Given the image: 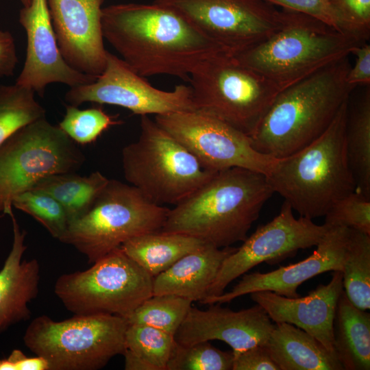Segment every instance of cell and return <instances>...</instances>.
I'll list each match as a JSON object with an SVG mask.
<instances>
[{"mask_svg":"<svg viewBox=\"0 0 370 370\" xmlns=\"http://www.w3.org/2000/svg\"><path fill=\"white\" fill-rule=\"evenodd\" d=\"M197 110L250 136L282 89L227 53L204 62L189 77Z\"/></svg>","mask_w":370,"mask_h":370,"instance_id":"9c48e42d","label":"cell"},{"mask_svg":"<svg viewBox=\"0 0 370 370\" xmlns=\"http://www.w3.org/2000/svg\"><path fill=\"white\" fill-rule=\"evenodd\" d=\"M176 345L174 336L143 325L127 324L125 335V370H166Z\"/></svg>","mask_w":370,"mask_h":370,"instance_id":"4316f807","label":"cell"},{"mask_svg":"<svg viewBox=\"0 0 370 370\" xmlns=\"http://www.w3.org/2000/svg\"><path fill=\"white\" fill-rule=\"evenodd\" d=\"M274 6L291 10L313 17L341 31L329 0H262ZM343 32V31H342Z\"/></svg>","mask_w":370,"mask_h":370,"instance_id":"8d00e7d4","label":"cell"},{"mask_svg":"<svg viewBox=\"0 0 370 370\" xmlns=\"http://www.w3.org/2000/svg\"><path fill=\"white\" fill-rule=\"evenodd\" d=\"M206 310L190 307L174 335L182 346L212 340L226 343L235 356L256 345H266L275 323L258 304L238 311L210 304Z\"/></svg>","mask_w":370,"mask_h":370,"instance_id":"d6986e66","label":"cell"},{"mask_svg":"<svg viewBox=\"0 0 370 370\" xmlns=\"http://www.w3.org/2000/svg\"><path fill=\"white\" fill-rule=\"evenodd\" d=\"M140 127L138 140L122 149L123 171L151 202L175 206L217 173L147 115L141 116Z\"/></svg>","mask_w":370,"mask_h":370,"instance_id":"8992f818","label":"cell"},{"mask_svg":"<svg viewBox=\"0 0 370 370\" xmlns=\"http://www.w3.org/2000/svg\"><path fill=\"white\" fill-rule=\"evenodd\" d=\"M17 63L14 38L9 31L0 29V77L12 76Z\"/></svg>","mask_w":370,"mask_h":370,"instance_id":"ab89813d","label":"cell"},{"mask_svg":"<svg viewBox=\"0 0 370 370\" xmlns=\"http://www.w3.org/2000/svg\"><path fill=\"white\" fill-rule=\"evenodd\" d=\"M35 92L17 84H0V145L20 128L46 118Z\"/></svg>","mask_w":370,"mask_h":370,"instance_id":"f546056e","label":"cell"},{"mask_svg":"<svg viewBox=\"0 0 370 370\" xmlns=\"http://www.w3.org/2000/svg\"><path fill=\"white\" fill-rule=\"evenodd\" d=\"M154 120L211 171L240 167L267 176L277 160L257 151L245 133L199 110L156 115Z\"/></svg>","mask_w":370,"mask_h":370,"instance_id":"4fadbf2b","label":"cell"},{"mask_svg":"<svg viewBox=\"0 0 370 370\" xmlns=\"http://www.w3.org/2000/svg\"><path fill=\"white\" fill-rule=\"evenodd\" d=\"M341 31L362 41L370 35V0H329Z\"/></svg>","mask_w":370,"mask_h":370,"instance_id":"d590c367","label":"cell"},{"mask_svg":"<svg viewBox=\"0 0 370 370\" xmlns=\"http://www.w3.org/2000/svg\"><path fill=\"white\" fill-rule=\"evenodd\" d=\"M352 229L330 227L313 253L304 260L267 273H245L230 291L205 297L201 304H222L254 292L269 291L287 297H297L298 287L310 278L328 271H343Z\"/></svg>","mask_w":370,"mask_h":370,"instance_id":"2e32d148","label":"cell"},{"mask_svg":"<svg viewBox=\"0 0 370 370\" xmlns=\"http://www.w3.org/2000/svg\"><path fill=\"white\" fill-rule=\"evenodd\" d=\"M232 370H280L265 345H256L234 356Z\"/></svg>","mask_w":370,"mask_h":370,"instance_id":"74e56055","label":"cell"},{"mask_svg":"<svg viewBox=\"0 0 370 370\" xmlns=\"http://www.w3.org/2000/svg\"><path fill=\"white\" fill-rule=\"evenodd\" d=\"M236 247L205 243L184 255L153 279V295L171 294L201 301L223 260Z\"/></svg>","mask_w":370,"mask_h":370,"instance_id":"7402d4cb","label":"cell"},{"mask_svg":"<svg viewBox=\"0 0 370 370\" xmlns=\"http://www.w3.org/2000/svg\"><path fill=\"white\" fill-rule=\"evenodd\" d=\"M236 56L264 41L282 25L280 10L262 0H154Z\"/></svg>","mask_w":370,"mask_h":370,"instance_id":"7c38bea8","label":"cell"},{"mask_svg":"<svg viewBox=\"0 0 370 370\" xmlns=\"http://www.w3.org/2000/svg\"><path fill=\"white\" fill-rule=\"evenodd\" d=\"M169 211L132 185L109 180L90 210L69 222L59 241L92 264L130 238L160 231Z\"/></svg>","mask_w":370,"mask_h":370,"instance_id":"52a82bcc","label":"cell"},{"mask_svg":"<svg viewBox=\"0 0 370 370\" xmlns=\"http://www.w3.org/2000/svg\"><path fill=\"white\" fill-rule=\"evenodd\" d=\"M205 243L193 236L160 230L130 238L120 248L154 278Z\"/></svg>","mask_w":370,"mask_h":370,"instance_id":"d4e9b609","label":"cell"},{"mask_svg":"<svg viewBox=\"0 0 370 370\" xmlns=\"http://www.w3.org/2000/svg\"><path fill=\"white\" fill-rule=\"evenodd\" d=\"M192 302L175 295H152L124 319L127 324L147 325L174 336Z\"/></svg>","mask_w":370,"mask_h":370,"instance_id":"4dcf8cb0","label":"cell"},{"mask_svg":"<svg viewBox=\"0 0 370 370\" xmlns=\"http://www.w3.org/2000/svg\"><path fill=\"white\" fill-rule=\"evenodd\" d=\"M153 279L119 247L88 269L60 275L54 292L74 314L125 318L153 295Z\"/></svg>","mask_w":370,"mask_h":370,"instance_id":"8fae6325","label":"cell"},{"mask_svg":"<svg viewBox=\"0 0 370 370\" xmlns=\"http://www.w3.org/2000/svg\"><path fill=\"white\" fill-rule=\"evenodd\" d=\"M85 160L75 142L46 118L20 128L0 145V212L10 216L16 196L47 176L76 171Z\"/></svg>","mask_w":370,"mask_h":370,"instance_id":"30bf717a","label":"cell"},{"mask_svg":"<svg viewBox=\"0 0 370 370\" xmlns=\"http://www.w3.org/2000/svg\"><path fill=\"white\" fill-rule=\"evenodd\" d=\"M108 51L106 67L92 83L71 87L64 99L71 106L92 102L120 106L140 116L195 110L190 86L158 89Z\"/></svg>","mask_w":370,"mask_h":370,"instance_id":"9a60e30c","label":"cell"},{"mask_svg":"<svg viewBox=\"0 0 370 370\" xmlns=\"http://www.w3.org/2000/svg\"><path fill=\"white\" fill-rule=\"evenodd\" d=\"M325 224L343 226L370 235V197L354 190L335 201L325 215Z\"/></svg>","mask_w":370,"mask_h":370,"instance_id":"e575fe53","label":"cell"},{"mask_svg":"<svg viewBox=\"0 0 370 370\" xmlns=\"http://www.w3.org/2000/svg\"><path fill=\"white\" fill-rule=\"evenodd\" d=\"M101 29L121 58L144 77L168 75L188 81L207 60L226 53L179 14L155 2L103 8Z\"/></svg>","mask_w":370,"mask_h":370,"instance_id":"6da1fadb","label":"cell"},{"mask_svg":"<svg viewBox=\"0 0 370 370\" xmlns=\"http://www.w3.org/2000/svg\"><path fill=\"white\" fill-rule=\"evenodd\" d=\"M293 211L284 201L277 216L247 236L223 260L206 297L221 295L231 282L260 263L275 264L299 249L316 246L330 226L304 217L297 219Z\"/></svg>","mask_w":370,"mask_h":370,"instance_id":"5bb4252c","label":"cell"},{"mask_svg":"<svg viewBox=\"0 0 370 370\" xmlns=\"http://www.w3.org/2000/svg\"><path fill=\"white\" fill-rule=\"evenodd\" d=\"M12 370H49L48 362L42 357H28L20 349H14L7 358Z\"/></svg>","mask_w":370,"mask_h":370,"instance_id":"60d3db41","label":"cell"},{"mask_svg":"<svg viewBox=\"0 0 370 370\" xmlns=\"http://www.w3.org/2000/svg\"><path fill=\"white\" fill-rule=\"evenodd\" d=\"M352 54L356 57L353 66H351L347 75V83L356 87L357 85L370 84V45L363 42L355 47Z\"/></svg>","mask_w":370,"mask_h":370,"instance_id":"f35d334b","label":"cell"},{"mask_svg":"<svg viewBox=\"0 0 370 370\" xmlns=\"http://www.w3.org/2000/svg\"><path fill=\"white\" fill-rule=\"evenodd\" d=\"M334 350L347 370L370 369V314L355 306L344 290L334 321Z\"/></svg>","mask_w":370,"mask_h":370,"instance_id":"cb8c5ba5","label":"cell"},{"mask_svg":"<svg viewBox=\"0 0 370 370\" xmlns=\"http://www.w3.org/2000/svg\"><path fill=\"white\" fill-rule=\"evenodd\" d=\"M345 146L348 162L356 184V190L370 197L369 88L352 113L347 112Z\"/></svg>","mask_w":370,"mask_h":370,"instance_id":"83f0119b","label":"cell"},{"mask_svg":"<svg viewBox=\"0 0 370 370\" xmlns=\"http://www.w3.org/2000/svg\"><path fill=\"white\" fill-rule=\"evenodd\" d=\"M23 7H27L30 5L32 0H21Z\"/></svg>","mask_w":370,"mask_h":370,"instance_id":"b9f144b4","label":"cell"},{"mask_svg":"<svg viewBox=\"0 0 370 370\" xmlns=\"http://www.w3.org/2000/svg\"><path fill=\"white\" fill-rule=\"evenodd\" d=\"M347 57L280 91L249 136L258 152L282 158L305 147L332 123L356 87Z\"/></svg>","mask_w":370,"mask_h":370,"instance_id":"7a4b0ae2","label":"cell"},{"mask_svg":"<svg viewBox=\"0 0 370 370\" xmlns=\"http://www.w3.org/2000/svg\"><path fill=\"white\" fill-rule=\"evenodd\" d=\"M109 180L99 171L88 176L72 173L53 174L40 180L32 188L47 193L64 209L69 223L86 214Z\"/></svg>","mask_w":370,"mask_h":370,"instance_id":"484cf974","label":"cell"},{"mask_svg":"<svg viewBox=\"0 0 370 370\" xmlns=\"http://www.w3.org/2000/svg\"><path fill=\"white\" fill-rule=\"evenodd\" d=\"M265 346L280 370L344 369L334 352L291 323H275Z\"/></svg>","mask_w":370,"mask_h":370,"instance_id":"603a6c76","label":"cell"},{"mask_svg":"<svg viewBox=\"0 0 370 370\" xmlns=\"http://www.w3.org/2000/svg\"><path fill=\"white\" fill-rule=\"evenodd\" d=\"M18 21L27 35L25 60L16 84L42 97L51 83L70 88L93 82L97 77L79 72L63 58L58 45L47 0H32L19 12Z\"/></svg>","mask_w":370,"mask_h":370,"instance_id":"e0dca14e","label":"cell"},{"mask_svg":"<svg viewBox=\"0 0 370 370\" xmlns=\"http://www.w3.org/2000/svg\"><path fill=\"white\" fill-rule=\"evenodd\" d=\"M273 193L261 173L240 167L218 171L169 209L161 231L193 236L218 248L230 247L247 238Z\"/></svg>","mask_w":370,"mask_h":370,"instance_id":"3957f363","label":"cell"},{"mask_svg":"<svg viewBox=\"0 0 370 370\" xmlns=\"http://www.w3.org/2000/svg\"><path fill=\"white\" fill-rule=\"evenodd\" d=\"M232 352H224L209 341L190 345H176L166 370H232Z\"/></svg>","mask_w":370,"mask_h":370,"instance_id":"d6a6232c","label":"cell"},{"mask_svg":"<svg viewBox=\"0 0 370 370\" xmlns=\"http://www.w3.org/2000/svg\"><path fill=\"white\" fill-rule=\"evenodd\" d=\"M60 53L74 69L98 77L106 64L101 29L104 0H47Z\"/></svg>","mask_w":370,"mask_h":370,"instance_id":"ac0fdd59","label":"cell"},{"mask_svg":"<svg viewBox=\"0 0 370 370\" xmlns=\"http://www.w3.org/2000/svg\"><path fill=\"white\" fill-rule=\"evenodd\" d=\"M127 327L124 318L109 314H74L60 321L41 315L31 321L23 341L49 370H97L123 355Z\"/></svg>","mask_w":370,"mask_h":370,"instance_id":"ba28073f","label":"cell"},{"mask_svg":"<svg viewBox=\"0 0 370 370\" xmlns=\"http://www.w3.org/2000/svg\"><path fill=\"white\" fill-rule=\"evenodd\" d=\"M343 291L342 271H334L330 282L319 284L304 297H287L269 291L250 295L275 323L294 325L314 337L329 351L334 352V321Z\"/></svg>","mask_w":370,"mask_h":370,"instance_id":"ffe728a7","label":"cell"},{"mask_svg":"<svg viewBox=\"0 0 370 370\" xmlns=\"http://www.w3.org/2000/svg\"><path fill=\"white\" fill-rule=\"evenodd\" d=\"M343 290L357 308H370V235L352 229L343 263Z\"/></svg>","mask_w":370,"mask_h":370,"instance_id":"f1b7e54d","label":"cell"},{"mask_svg":"<svg viewBox=\"0 0 370 370\" xmlns=\"http://www.w3.org/2000/svg\"><path fill=\"white\" fill-rule=\"evenodd\" d=\"M121 123L101 108L81 110L69 104L58 127L75 143L85 145L95 142L110 127Z\"/></svg>","mask_w":370,"mask_h":370,"instance_id":"1f68e13d","label":"cell"},{"mask_svg":"<svg viewBox=\"0 0 370 370\" xmlns=\"http://www.w3.org/2000/svg\"><path fill=\"white\" fill-rule=\"evenodd\" d=\"M349 101L327 130L300 150L277 158L266 176L300 217L325 216L332 204L356 189L345 146Z\"/></svg>","mask_w":370,"mask_h":370,"instance_id":"277c9868","label":"cell"},{"mask_svg":"<svg viewBox=\"0 0 370 370\" xmlns=\"http://www.w3.org/2000/svg\"><path fill=\"white\" fill-rule=\"evenodd\" d=\"M12 206L38 221L53 238L59 240L66 230L69 220L64 209L47 193L27 190L14 199Z\"/></svg>","mask_w":370,"mask_h":370,"instance_id":"836d02e7","label":"cell"},{"mask_svg":"<svg viewBox=\"0 0 370 370\" xmlns=\"http://www.w3.org/2000/svg\"><path fill=\"white\" fill-rule=\"evenodd\" d=\"M280 12L282 25L274 34L233 56L282 89L348 57L365 42L308 15Z\"/></svg>","mask_w":370,"mask_h":370,"instance_id":"5b68a950","label":"cell"},{"mask_svg":"<svg viewBox=\"0 0 370 370\" xmlns=\"http://www.w3.org/2000/svg\"><path fill=\"white\" fill-rule=\"evenodd\" d=\"M11 251L0 271V334L10 325L29 319L28 304L37 297L40 265L36 258L22 260L27 249L26 232L21 230L14 214Z\"/></svg>","mask_w":370,"mask_h":370,"instance_id":"44dd1931","label":"cell"}]
</instances>
